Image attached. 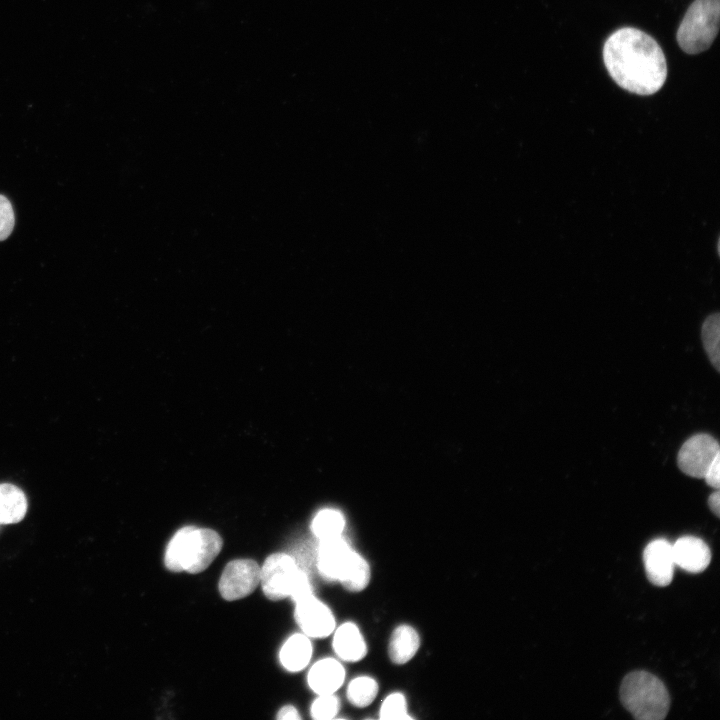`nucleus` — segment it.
<instances>
[{"instance_id":"obj_1","label":"nucleus","mask_w":720,"mask_h":720,"mask_svg":"<svg viewBox=\"0 0 720 720\" xmlns=\"http://www.w3.org/2000/svg\"><path fill=\"white\" fill-rule=\"evenodd\" d=\"M605 66L623 89L651 95L660 90L667 77V65L659 44L645 32L625 27L615 31L603 48Z\"/></svg>"},{"instance_id":"obj_2","label":"nucleus","mask_w":720,"mask_h":720,"mask_svg":"<svg viewBox=\"0 0 720 720\" xmlns=\"http://www.w3.org/2000/svg\"><path fill=\"white\" fill-rule=\"evenodd\" d=\"M221 536L214 530L185 526L169 541L164 564L172 572L197 574L213 562L222 549Z\"/></svg>"},{"instance_id":"obj_3","label":"nucleus","mask_w":720,"mask_h":720,"mask_svg":"<svg viewBox=\"0 0 720 720\" xmlns=\"http://www.w3.org/2000/svg\"><path fill=\"white\" fill-rule=\"evenodd\" d=\"M620 700L638 720H662L670 707L665 685L646 671H634L625 676L620 686Z\"/></svg>"},{"instance_id":"obj_4","label":"nucleus","mask_w":720,"mask_h":720,"mask_svg":"<svg viewBox=\"0 0 720 720\" xmlns=\"http://www.w3.org/2000/svg\"><path fill=\"white\" fill-rule=\"evenodd\" d=\"M260 584L273 601L290 597L294 602L313 593L307 573L285 553H274L260 567Z\"/></svg>"},{"instance_id":"obj_5","label":"nucleus","mask_w":720,"mask_h":720,"mask_svg":"<svg viewBox=\"0 0 720 720\" xmlns=\"http://www.w3.org/2000/svg\"><path fill=\"white\" fill-rule=\"evenodd\" d=\"M720 0H695L677 31V42L688 54L707 50L719 30Z\"/></svg>"},{"instance_id":"obj_6","label":"nucleus","mask_w":720,"mask_h":720,"mask_svg":"<svg viewBox=\"0 0 720 720\" xmlns=\"http://www.w3.org/2000/svg\"><path fill=\"white\" fill-rule=\"evenodd\" d=\"M719 456L718 441L709 434L699 433L683 443L678 452L677 464L684 474L703 479L711 464Z\"/></svg>"},{"instance_id":"obj_7","label":"nucleus","mask_w":720,"mask_h":720,"mask_svg":"<svg viewBox=\"0 0 720 720\" xmlns=\"http://www.w3.org/2000/svg\"><path fill=\"white\" fill-rule=\"evenodd\" d=\"M260 584V567L252 559H236L224 568L218 588L227 601L242 599Z\"/></svg>"},{"instance_id":"obj_8","label":"nucleus","mask_w":720,"mask_h":720,"mask_svg":"<svg viewBox=\"0 0 720 720\" xmlns=\"http://www.w3.org/2000/svg\"><path fill=\"white\" fill-rule=\"evenodd\" d=\"M294 603L295 620L305 635L309 638H324L333 633L336 628L334 615L313 593Z\"/></svg>"},{"instance_id":"obj_9","label":"nucleus","mask_w":720,"mask_h":720,"mask_svg":"<svg viewBox=\"0 0 720 720\" xmlns=\"http://www.w3.org/2000/svg\"><path fill=\"white\" fill-rule=\"evenodd\" d=\"M643 562L648 580L660 587L671 583L674 574L672 544L666 539H655L643 551Z\"/></svg>"},{"instance_id":"obj_10","label":"nucleus","mask_w":720,"mask_h":720,"mask_svg":"<svg viewBox=\"0 0 720 720\" xmlns=\"http://www.w3.org/2000/svg\"><path fill=\"white\" fill-rule=\"evenodd\" d=\"M351 551L343 536L319 541L316 564L321 576L338 581Z\"/></svg>"},{"instance_id":"obj_11","label":"nucleus","mask_w":720,"mask_h":720,"mask_svg":"<svg viewBox=\"0 0 720 720\" xmlns=\"http://www.w3.org/2000/svg\"><path fill=\"white\" fill-rule=\"evenodd\" d=\"M675 566L689 573H700L710 563L711 552L707 544L695 536L680 537L672 544Z\"/></svg>"},{"instance_id":"obj_12","label":"nucleus","mask_w":720,"mask_h":720,"mask_svg":"<svg viewBox=\"0 0 720 720\" xmlns=\"http://www.w3.org/2000/svg\"><path fill=\"white\" fill-rule=\"evenodd\" d=\"M307 679L316 694H333L344 683L345 669L338 660L323 658L311 667Z\"/></svg>"},{"instance_id":"obj_13","label":"nucleus","mask_w":720,"mask_h":720,"mask_svg":"<svg viewBox=\"0 0 720 720\" xmlns=\"http://www.w3.org/2000/svg\"><path fill=\"white\" fill-rule=\"evenodd\" d=\"M332 645L337 656L346 662L360 661L367 654L365 639L353 622H345L335 628Z\"/></svg>"},{"instance_id":"obj_14","label":"nucleus","mask_w":720,"mask_h":720,"mask_svg":"<svg viewBox=\"0 0 720 720\" xmlns=\"http://www.w3.org/2000/svg\"><path fill=\"white\" fill-rule=\"evenodd\" d=\"M420 647V636L415 628L408 624L397 626L390 637L388 655L397 665L409 662Z\"/></svg>"},{"instance_id":"obj_15","label":"nucleus","mask_w":720,"mask_h":720,"mask_svg":"<svg viewBox=\"0 0 720 720\" xmlns=\"http://www.w3.org/2000/svg\"><path fill=\"white\" fill-rule=\"evenodd\" d=\"M313 653L312 643L305 634H294L283 644L279 658L282 666L291 672L303 670L310 662Z\"/></svg>"},{"instance_id":"obj_16","label":"nucleus","mask_w":720,"mask_h":720,"mask_svg":"<svg viewBox=\"0 0 720 720\" xmlns=\"http://www.w3.org/2000/svg\"><path fill=\"white\" fill-rule=\"evenodd\" d=\"M26 512L27 499L24 492L11 483L0 484V525L19 523Z\"/></svg>"},{"instance_id":"obj_17","label":"nucleus","mask_w":720,"mask_h":720,"mask_svg":"<svg viewBox=\"0 0 720 720\" xmlns=\"http://www.w3.org/2000/svg\"><path fill=\"white\" fill-rule=\"evenodd\" d=\"M370 578L371 570L367 560L352 549L338 581L346 590L360 592L368 586Z\"/></svg>"},{"instance_id":"obj_18","label":"nucleus","mask_w":720,"mask_h":720,"mask_svg":"<svg viewBox=\"0 0 720 720\" xmlns=\"http://www.w3.org/2000/svg\"><path fill=\"white\" fill-rule=\"evenodd\" d=\"M345 524V517L339 510L325 508L313 518L311 530L314 536L322 541L342 536Z\"/></svg>"},{"instance_id":"obj_19","label":"nucleus","mask_w":720,"mask_h":720,"mask_svg":"<svg viewBox=\"0 0 720 720\" xmlns=\"http://www.w3.org/2000/svg\"><path fill=\"white\" fill-rule=\"evenodd\" d=\"M377 681L367 675L355 677L347 686L346 696L350 704L363 708L370 705L378 694Z\"/></svg>"},{"instance_id":"obj_20","label":"nucleus","mask_w":720,"mask_h":720,"mask_svg":"<svg viewBox=\"0 0 720 720\" xmlns=\"http://www.w3.org/2000/svg\"><path fill=\"white\" fill-rule=\"evenodd\" d=\"M701 338L706 354L716 371H720V318L719 313L708 316L701 329Z\"/></svg>"},{"instance_id":"obj_21","label":"nucleus","mask_w":720,"mask_h":720,"mask_svg":"<svg viewBox=\"0 0 720 720\" xmlns=\"http://www.w3.org/2000/svg\"><path fill=\"white\" fill-rule=\"evenodd\" d=\"M379 716L384 720L411 719L407 710V701L401 692L389 694L382 702Z\"/></svg>"},{"instance_id":"obj_22","label":"nucleus","mask_w":720,"mask_h":720,"mask_svg":"<svg viewBox=\"0 0 720 720\" xmlns=\"http://www.w3.org/2000/svg\"><path fill=\"white\" fill-rule=\"evenodd\" d=\"M340 710V700L333 694H321L311 705V716L316 720L335 718Z\"/></svg>"},{"instance_id":"obj_23","label":"nucleus","mask_w":720,"mask_h":720,"mask_svg":"<svg viewBox=\"0 0 720 720\" xmlns=\"http://www.w3.org/2000/svg\"><path fill=\"white\" fill-rule=\"evenodd\" d=\"M15 215L10 201L0 194V241L7 239L13 231Z\"/></svg>"},{"instance_id":"obj_24","label":"nucleus","mask_w":720,"mask_h":720,"mask_svg":"<svg viewBox=\"0 0 720 720\" xmlns=\"http://www.w3.org/2000/svg\"><path fill=\"white\" fill-rule=\"evenodd\" d=\"M720 456L717 457L714 462L711 464L709 469L707 470L706 474L704 475L703 479L705 480L706 484L714 489H719L720 487Z\"/></svg>"},{"instance_id":"obj_25","label":"nucleus","mask_w":720,"mask_h":720,"mask_svg":"<svg viewBox=\"0 0 720 720\" xmlns=\"http://www.w3.org/2000/svg\"><path fill=\"white\" fill-rule=\"evenodd\" d=\"M277 719L299 720L301 716L294 706L286 705L279 710Z\"/></svg>"},{"instance_id":"obj_26","label":"nucleus","mask_w":720,"mask_h":720,"mask_svg":"<svg viewBox=\"0 0 720 720\" xmlns=\"http://www.w3.org/2000/svg\"><path fill=\"white\" fill-rule=\"evenodd\" d=\"M708 506L717 517L720 516V494L718 489H716L715 492L710 494L708 498Z\"/></svg>"}]
</instances>
